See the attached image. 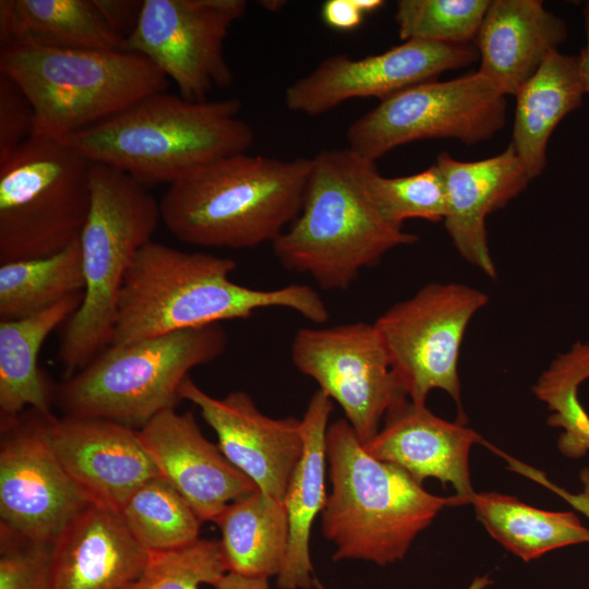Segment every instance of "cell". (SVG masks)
I'll return each mask as SVG.
<instances>
[{
    "label": "cell",
    "instance_id": "cell-29",
    "mask_svg": "<svg viewBox=\"0 0 589 589\" xmlns=\"http://www.w3.org/2000/svg\"><path fill=\"white\" fill-rule=\"evenodd\" d=\"M84 287L80 238L49 256L0 264V321L37 314Z\"/></svg>",
    "mask_w": 589,
    "mask_h": 589
},
{
    "label": "cell",
    "instance_id": "cell-23",
    "mask_svg": "<svg viewBox=\"0 0 589 589\" xmlns=\"http://www.w3.org/2000/svg\"><path fill=\"white\" fill-rule=\"evenodd\" d=\"M333 400L322 390L310 398L301 419L303 453L290 477L283 500L288 519V543L277 576L279 589H309L313 584L311 530L323 512L325 494L326 432Z\"/></svg>",
    "mask_w": 589,
    "mask_h": 589
},
{
    "label": "cell",
    "instance_id": "cell-3",
    "mask_svg": "<svg viewBox=\"0 0 589 589\" xmlns=\"http://www.w3.org/2000/svg\"><path fill=\"white\" fill-rule=\"evenodd\" d=\"M312 158L235 154L170 184L160 219L179 241L251 249L274 242L301 212Z\"/></svg>",
    "mask_w": 589,
    "mask_h": 589
},
{
    "label": "cell",
    "instance_id": "cell-6",
    "mask_svg": "<svg viewBox=\"0 0 589 589\" xmlns=\"http://www.w3.org/2000/svg\"><path fill=\"white\" fill-rule=\"evenodd\" d=\"M0 72L33 107L32 135L57 140L169 87L166 75L142 55L29 40L1 47Z\"/></svg>",
    "mask_w": 589,
    "mask_h": 589
},
{
    "label": "cell",
    "instance_id": "cell-7",
    "mask_svg": "<svg viewBox=\"0 0 589 589\" xmlns=\"http://www.w3.org/2000/svg\"><path fill=\"white\" fill-rule=\"evenodd\" d=\"M159 219V202L145 185L120 169L92 163L91 208L80 236L83 300L67 321L58 350L67 377L111 344L124 276Z\"/></svg>",
    "mask_w": 589,
    "mask_h": 589
},
{
    "label": "cell",
    "instance_id": "cell-5",
    "mask_svg": "<svg viewBox=\"0 0 589 589\" xmlns=\"http://www.w3.org/2000/svg\"><path fill=\"white\" fill-rule=\"evenodd\" d=\"M326 460L332 491L322 527L335 545L334 561H399L443 508L469 503L433 495L399 467L374 458L346 419L328 425Z\"/></svg>",
    "mask_w": 589,
    "mask_h": 589
},
{
    "label": "cell",
    "instance_id": "cell-2",
    "mask_svg": "<svg viewBox=\"0 0 589 589\" xmlns=\"http://www.w3.org/2000/svg\"><path fill=\"white\" fill-rule=\"evenodd\" d=\"M231 97L190 101L167 91L60 139L91 163L120 169L143 185H169L219 158L247 153L252 127Z\"/></svg>",
    "mask_w": 589,
    "mask_h": 589
},
{
    "label": "cell",
    "instance_id": "cell-32",
    "mask_svg": "<svg viewBox=\"0 0 589 589\" xmlns=\"http://www.w3.org/2000/svg\"><path fill=\"white\" fill-rule=\"evenodd\" d=\"M490 0H400L395 22L402 41L441 44L473 41Z\"/></svg>",
    "mask_w": 589,
    "mask_h": 589
},
{
    "label": "cell",
    "instance_id": "cell-30",
    "mask_svg": "<svg viewBox=\"0 0 589 589\" xmlns=\"http://www.w3.org/2000/svg\"><path fill=\"white\" fill-rule=\"evenodd\" d=\"M119 515L134 539L148 552L176 550L194 543L203 522L161 476L143 483Z\"/></svg>",
    "mask_w": 589,
    "mask_h": 589
},
{
    "label": "cell",
    "instance_id": "cell-40",
    "mask_svg": "<svg viewBox=\"0 0 589 589\" xmlns=\"http://www.w3.org/2000/svg\"><path fill=\"white\" fill-rule=\"evenodd\" d=\"M584 28L586 35V44L578 55L579 75L585 94L589 95V0L585 2L582 8Z\"/></svg>",
    "mask_w": 589,
    "mask_h": 589
},
{
    "label": "cell",
    "instance_id": "cell-34",
    "mask_svg": "<svg viewBox=\"0 0 589 589\" xmlns=\"http://www.w3.org/2000/svg\"><path fill=\"white\" fill-rule=\"evenodd\" d=\"M588 377L589 345L577 342L557 356L533 386L537 397L553 411L548 423L563 428V434L573 433L589 419L577 397L578 386Z\"/></svg>",
    "mask_w": 589,
    "mask_h": 589
},
{
    "label": "cell",
    "instance_id": "cell-18",
    "mask_svg": "<svg viewBox=\"0 0 589 589\" xmlns=\"http://www.w3.org/2000/svg\"><path fill=\"white\" fill-rule=\"evenodd\" d=\"M157 467L202 521H215L232 501L257 491L218 445L208 441L192 411L166 409L137 430Z\"/></svg>",
    "mask_w": 589,
    "mask_h": 589
},
{
    "label": "cell",
    "instance_id": "cell-35",
    "mask_svg": "<svg viewBox=\"0 0 589 589\" xmlns=\"http://www.w3.org/2000/svg\"><path fill=\"white\" fill-rule=\"evenodd\" d=\"M53 543L0 530V589H52Z\"/></svg>",
    "mask_w": 589,
    "mask_h": 589
},
{
    "label": "cell",
    "instance_id": "cell-13",
    "mask_svg": "<svg viewBox=\"0 0 589 589\" xmlns=\"http://www.w3.org/2000/svg\"><path fill=\"white\" fill-rule=\"evenodd\" d=\"M247 10L244 0H144L124 51L147 58L190 101L229 87L224 44Z\"/></svg>",
    "mask_w": 589,
    "mask_h": 589
},
{
    "label": "cell",
    "instance_id": "cell-42",
    "mask_svg": "<svg viewBox=\"0 0 589 589\" xmlns=\"http://www.w3.org/2000/svg\"><path fill=\"white\" fill-rule=\"evenodd\" d=\"M260 3H261V5H263L264 8L268 9L271 11H277L278 9H280L281 7L285 5V1H278V0L261 1Z\"/></svg>",
    "mask_w": 589,
    "mask_h": 589
},
{
    "label": "cell",
    "instance_id": "cell-11",
    "mask_svg": "<svg viewBox=\"0 0 589 589\" xmlns=\"http://www.w3.org/2000/svg\"><path fill=\"white\" fill-rule=\"evenodd\" d=\"M488 301L483 291L467 285L431 283L375 321L410 401L425 405L431 390L442 389L460 405V347L468 324Z\"/></svg>",
    "mask_w": 589,
    "mask_h": 589
},
{
    "label": "cell",
    "instance_id": "cell-4",
    "mask_svg": "<svg viewBox=\"0 0 589 589\" xmlns=\"http://www.w3.org/2000/svg\"><path fill=\"white\" fill-rule=\"evenodd\" d=\"M371 163L349 148L312 158L301 212L272 243L284 268L309 274L324 290H346L362 268L418 241L385 220L372 202L365 185Z\"/></svg>",
    "mask_w": 589,
    "mask_h": 589
},
{
    "label": "cell",
    "instance_id": "cell-9",
    "mask_svg": "<svg viewBox=\"0 0 589 589\" xmlns=\"http://www.w3.org/2000/svg\"><path fill=\"white\" fill-rule=\"evenodd\" d=\"M91 167L61 140L36 135L0 163V264L49 256L80 238Z\"/></svg>",
    "mask_w": 589,
    "mask_h": 589
},
{
    "label": "cell",
    "instance_id": "cell-10",
    "mask_svg": "<svg viewBox=\"0 0 589 589\" xmlns=\"http://www.w3.org/2000/svg\"><path fill=\"white\" fill-rule=\"evenodd\" d=\"M506 116V96L474 71L392 95L354 120L346 139L350 151L375 163L419 140L456 139L466 145L488 141L503 129Z\"/></svg>",
    "mask_w": 589,
    "mask_h": 589
},
{
    "label": "cell",
    "instance_id": "cell-20",
    "mask_svg": "<svg viewBox=\"0 0 589 589\" xmlns=\"http://www.w3.org/2000/svg\"><path fill=\"white\" fill-rule=\"evenodd\" d=\"M435 164L446 187L449 213L444 225L454 247L468 263L496 277L485 219L527 188L529 175L510 144L502 153L476 161H460L442 152Z\"/></svg>",
    "mask_w": 589,
    "mask_h": 589
},
{
    "label": "cell",
    "instance_id": "cell-21",
    "mask_svg": "<svg viewBox=\"0 0 589 589\" xmlns=\"http://www.w3.org/2000/svg\"><path fill=\"white\" fill-rule=\"evenodd\" d=\"M148 555L117 512L91 504L53 542L52 589H127Z\"/></svg>",
    "mask_w": 589,
    "mask_h": 589
},
{
    "label": "cell",
    "instance_id": "cell-1",
    "mask_svg": "<svg viewBox=\"0 0 589 589\" xmlns=\"http://www.w3.org/2000/svg\"><path fill=\"white\" fill-rule=\"evenodd\" d=\"M236 266L228 257L151 240L124 276L110 345L247 318L265 308L289 309L315 324L328 321L329 311L314 288L253 289L229 278Z\"/></svg>",
    "mask_w": 589,
    "mask_h": 589
},
{
    "label": "cell",
    "instance_id": "cell-37",
    "mask_svg": "<svg viewBox=\"0 0 589 589\" xmlns=\"http://www.w3.org/2000/svg\"><path fill=\"white\" fill-rule=\"evenodd\" d=\"M97 3L111 28L127 40L137 24L143 1L97 0Z\"/></svg>",
    "mask_w": 589,
    "mask_h": 589
},
{
    "label": "cell",
    "instance_id": "cell-31",
    "mask_svg": "<svg viewBox=\"0 0 589 589\" xmlns=\"http://www.w3.org/2000/svg\"><path fill=\"white\" fill-rule=\"evenodd\" d=\"M365 185L383 218L396 226L409 218L444 221L449 213L444 178L435 163L421 172L396 178L383 177L371 163Z\"/></svg>",
    "mask_w": 589,
    "mask_h": 589
},
{
    "label": "cell",
    "instance_id": "cell-19",
    "mask_svg": "<svg viewBox=\"0 0 589 589\" xmlns=\"http://www.w3.org/2000/svg\"><path fill=\"white\" fill-rule=\"evenodd\" d=\"M477 443L489 444L464 423L441 419L425 405L406 399L386 413L384 426L363 446L374 458L399 467L421 484L428 478L450 483L456 495L470 503L474 491L469 454Z\"/></svg>",
    "mask_w": 589,
    "mask_h": 589
},
{
    "label": "cell",
    "instance_id": "cell-15",
    "mask_svg": "<svg viewBox=\"0 0 589 589\" xmlns=\"http://www.w3.org/2000/svg\"><path fill=\"white\" fill-rule=\"evenodd\" d=\"M478 60L474 44L416 39L362 59H352L346 53L332 55L288 85L284 101L292 112L318 116L352 98L376 97L382 101Z\"/></svg>",
    "mask_w": 589,
    "mask_h": 589
},
{
    "label": "cell",
    "instance_id": "cell-8",
    "mask_svg": "<svg viewBox=\"0 0 589 589\" xmlns=\"http://www.w3.org/2000/svg\"><path fill=\"white\" fill-rule=\"evenodd\" d=\"M220 324L178 330L123 345H109L56 386L64 416L115 421L139 430L159 412L176 408L189 372L223 354Z\"/></svg>",
    "mask_w": 589,
    "mask_h": 589
},
{
    "label": "cell",
    "instance_id": "cell-24",
    "mask_svg": "<svg viewBox=\"0 0 589 589\" xmlns=\"http://www.w3.org/2000/svg\"><path fill=\"white\" fill-rule=\"evenodd\" d=\"M578 56H550L516 96L509 143L530 179L546 167L549 140L557 124L582 104Z\"/></svg>",
    "mask_w": 589,
    "mask_h": 589
},
{
    "label": "cell",
    "instance_id": "cell-25",
    "mask_svg": "<svg viewBox=\"0 0 589 589\" xmlns=\"http://www.w3.org/2000/svg\"><path fill=\"white\" fill-rule=\"evenodd\" d=\"M83 292L71 294L37 314L0 321V414L13 418L26 407L52 414L55 390L37 364L45 339L80 308Z\"/></svg>",
    "mask_w": 589,
    "mask_h": 589
},
{
    "label": "cell",
    "instance_id": "cell-33",
    "mask_svg": "<svg viewBox=\"0 0 589 589\" xmlns=\"http://www.w3.org/2000/svg\"><path fill=\"white\" fill-rule=\"evenodd\" d=\"M226 573L219 541L199 539L180 549L149 552L144 569L127 589L215 587Z\"/></svg>",
    "mask_w": 589,
    "mask_h": 589
},
{
    "label": "cell",
    "instance_id": "cell-27",
    "mask_svg": "<svg viewBox=\"0 0 589 589\" xmlns=\"http://www.w3.org/2000/svg\"><path fill=\"white\" fill-rule=\"evenodd\" d=\"M227 572L249 577L278 576L288 543V519L281 501L259 490L229 503L214 521Z\"/></svg>",
    "mask_w": 589,
    "mask_h": 589
},
{
    "label": "cell",
    "instance_id": "cell-28",
    "mask_svg": "<svg viewBox=\"0 0 589 589\" xmlns=\"http://www.w3.org/2000/svg\"><path fill=\"white\" fill-rule=\"evenodd\" d=\"M470 504L488 532L526 562L558 548L589 542V529L570 512L539 509L497 492H474Z\"/></svg>",
    "mask_w": 589,
    "mask_h": 589
},
{
    "label": "cell",
    "instance_id": "cell-22",
    "mask_svg": "<svg viewBox=\"0 0 589 589\" xmlns=\"http://www.w3.org/2000/svg\"><path fill=\"white\" fill-rule=\"evenodd\" d=\"M566 39L565 21L542 1L493 0L473 40L478 71L505 96H515Z\"/></svg>",
    "mask_w": 589,
    "mask_h": 589
},
{
    "label": "cell",
    "instance_id": "cell-38",
    "mask_svg": "<svg viewBox=\"0 0 589 589\" xmlns=\"http://www.w3.org/2000/svg\"><path fill=\"white\" fill-rule=\"evenodd\" d=\"M364 13L354 0H327L322 8L324 22L336 29L349 31L359 26Z\"/></svg>",
    "mask_w": 589,
    "mask_h": 589
},
{
    "label": "cell",
    "instance_id": "cell-12",
    "mask_svg": "<svg viewBox=\"0 0 589 589\" xmlns=\"http://www.w3.org/2000/svg\"><path fill=\"white\" fill-rule=\"evenodd\" d=\"M52 416L29 408L1 418L0 442V530L47 543L94 504L52 448Z\"/></svg>",
    "mask_w": 589,
    "mask_h": 589
},
{
    "label": "cell",
    "instance_id": "cell-41",
    "mask_svg": "<svg viewBox=\"0 0 589 589\" xmlns=\"http://www.w3.org/2000/svg\"><path fill=\"white\" fill-rule=\"evenodd\" d=\"M587 450H589V425L567 449L566 454L568 456L578 457L585 454Z\"/></svg>",
    "mask_w": 589,
    "mask_h": 589
},
{
    "label": "cell",
    "instance_id": "cell-26",
    "mask_svg": "<svg viewBox=\"0 0 589 589\" xmlns=\"http://www.w3.org/2000/svg\"><path fill=\"white\" fill-rule=\"evenodd\" d=\"M21 40L123 51L125 44L97 0H1V47Z\"/></svg>",
    "mask_w": 589,
    "mask_h": 589
},
{
    "label": "cell",
    "instance_id": "cell-43",
    "mask_svg": "<svg viewBox=\"0 0 589 589\" xmlns=\"http://www.w3.org/2000/svg\"><path fill=\"white\" fill-rule=\"evenodd\" d=\"M316 589H325V588L321 586L320 584H317Z\"/></svg>",
    "mask_w": 589,
    "mask_h": 589
},
{
    "label": "cell",
    "instance_id": "cell-36",
    "mask_svg": "<svg viewBox=\"0 0 589 589\" xmlns=\"http://www.w3.org/2000/svg\"><path fill=\"white\" fill-rule=\"evenodd\" d=\"M34 109L21 87L0 72V163L33 134Z\"/></svg>",
    "mask_w": 589,
    "mask_h": 589
},
{
    "label": "cell",
    "instance_id": "cell-17",
    "mask_svg": "<svg viewBox=\"0 0 589 589\" xmlns=\"http://www.w3.org/2000/svg\"><path fill=\"white\" fill-rule=\"evenodd\" d=\"M48 433L75 483L94 504L118 514L143 483L160 476L136 429L105 419L52 416Z\"/></svg>",
    "mask_w": 589,
    "mask_h": 589
},
{
    "label": "cell",
    "instance_id": "cell-14",
    "mask_svg": "<svg viewBox=\"0 0 589 589\" xmlns=\"http://www.w3.org/2000/svg\"><path fill=\"white\" fill-rule=\"evenodd\" d=\"M291 359L340 406L363 445L377 434L386 413L408 399L374 323L300 328Z\"/></svg>",
    "mask_w": 589,
    "mask_h": 589
},
{
    "label": "cell",
    "instance_id": "cell-39",
    "mask_svg": "<svg viewBox=\"0 0 589 589\" xmlns=\"http://www.w3.org/2000/svg\"><path fill=\"white\" fill-rule=\"evenodd\" d=\"M215 589H269L267 578L249 577L227 572Z\"/></svg>",
    "mask_w": 589,
    "mask_h": 589
},
{
    "label": "cell",
    "instance_id": "cell-16",
    "mask_svg": "<svg viewBox=\"0 0 589 589\" xmlns=\"http://www.w3.org/2000/svg\"><path fill=\"white\" fill-rule=\"evenodd\" d=\"M180 398L195 405L215 431L225 457L249 477L257 490L284 500L290 477L303 453L301 420L274 419L262 413L251 396L235 390L216 398L190 376L180 387Z\"/></svg>",
    "mask_w": 589,
    "mask_h": 589
}]
</instances>
